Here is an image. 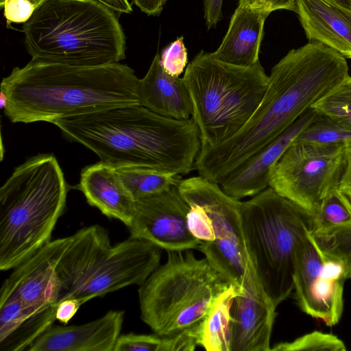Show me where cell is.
<instances>
[{"label":"cell","mask_w":351,"mask_h":351,"mask_svg":"<svg viewBox=\"0 0 351 351\" xmlns=\"http://www.w3.org/2000/svg\"><path fill=\"white\" fill-rule=\"evenodd\" d=\"M162 250L131 236L112 245L108 231L98 224L79 230L71 235L57 267L59 302L75 298L83 304L130 285H141L160 265Z\"/></svg>","instance_id":"8992f818"},{"label":"cell","mask_w":351,"mask_h":351,"mask_svg":"<svg viewBox=\"0 0 351 351\" xmlns=\"http://www.w3.org/2000/svg\"><path fill=\"white\" fill-rule=\"evenodd\" d=\"M0 5L8 23H25L36 8L29 0H4Z\"/></svg>","instance_id":"1f68e13d"},{"label":"cell","mask_w":351,"mask_h":351,"mask_svg":"<svg viewBox=\"0 0 351 351\" xmlns=\"http://www.w3.org/2000/svg\"><path fill=\"white\" fill-rule=\"evenodd\" d=\"M77 189L89 205L108 218L121 221L128 228L132 220L134 199L122 183L114 166L99 161L81 171Z\"/></svg>","instance_id":"ffe728a7"},{"label":"cell","mask_w":351,"mask_h":351,"mask_svg":"<svg viewBox=\"0 0 351 351\" xmlns=\"http://www.w3.org/2000/svg\"><path fill=\"white\" fill-rule=\"evenodd\" d=\"M160 57L161 65L165 72L172 76L179 77L187 63V51L183 38H178L166 47Z\"/></svg>","instance_id":"4dcf8cb0"},{"label":"cell","mask_w":351,"mask_h":351,"mask_svg":"<svg viewBox=\"0 0 351 351\" xmlns=\"http://www.w3.org/2000/svg\"><path fill=\"white\" fill-rule=\"evenodd\" d=\"M123 320V311L110 310L82 325H53L27 351H114Z\"/></svg>","instance_id":"2e32d148"},{"label":"cell","mask_w":351,"mask_h":351,"mask_svg":"<svg viewBox=\"0 0 351 351\" xmlns=\"http://www.w3.org/2000/svg\"><path fill=\"white\" fill-rule=\"evenodd\" d=\"M3 0H0V1H2ZM33 5H35L36 8L43 1L45 0H29Z\"/></svg>","instance_id":"60d3db41"},{"label":"cell","mask_w":351,"mask_h":351,"mask_svg":"<svg viewBox=\"0 0 351 351\" xmlns=\"http://www.w3.org/2000/svg\"><path fill=\"white\" fill-rule=\"evenodd\" d=\"M239 293H242L231 285L218 297L200 326L199 346L207 351H230V311Z\"/></svg>","instance_id":"603a6c76"},{"label":"cell","mask_w":351,"mask_h":351,"mask_svg":"<svg viewBox=\"0 0 351 351\" xmlns=\"http://www.w3.org/2000/svg\"><path fill=\"white\" fill-rule=\"evenodd\" d=\"M197 339L194 332L173 337L130 332L119 335L114 351H193L198 346Z\"/></svg>","instance_id":"484cf974"},{"label":"cell","mask_w":351,"mask_h":351,"mask_svg":"<svg viewBox=\"0 0 351 351\" xmlns=\"http://www.w3.org/2000/svg\"><path fill=\"white\" fill-rule=\"evenodd\" d=\"M241 208L250 261L277 308L293 290L296 245L306 231L313 230V215L269 186L241 202Z\"/></svg>","instance_id":"9c48e42d"},{"label":"cell","mask_w":351,"mask_h":351,"mask_svg":"<svg viewBox=\"0 0 351 351\" xmlns=\"http://www.w3.org/2000/svg\"><path fill=\"white\" fill-rule=\"evenodd\" d=\"M23 32L32 58L96 66L125 58V36L114 12L94 0H45Z\"/></svg>","instance_id":"277c9868"},{"label":"cell","mask_w":351,"mask_h":351,"mask_svg":"<svg viewBox=\"0 0 351 351\" xmlns=\"http://www.w3.org/2000/svg\"><path fill=\"white\" fill-rule=\"evenodd\" d=\"M114 12L129 14L132 12L131 4L128 0H94Z\"/></svg>","instance_id":"74e56055"},{"label":"cell","mask_w":351,"mask_h":351,"mask_svg":"<svg viewBox=\"0 0 351 351\" xmlns=\"http://www.w3.org/2000/svg\"><path fill=\"white\" fill-rule=\"evenodd\" d=\"M178 187L189 207V229L200 241L197 250L242 293L267 295L247 251L241 202L200 176L181 180Z\"/></svg>","instance_id":"30bf717a"},{"label":"cell","mask_w":351,"mask_h":351,"mask_svg":"<svg viewBox=\"0 0 351 351\" xmlns=\"http://www.w3.org/2000/svg\"><path fill=\"white\" fill-rule=\"evenodd\" d=\"M312 108L351 130V77L348 75Z\"/></svg>","instance_id":"4316f807"},{"label":"cell","mask_w":351,"mask_h":351,"mask_svg":"<svg viewBox=\"0 0 351 351\" xmlns=\"http://www.w3.org/2000/svg\"><path fill=\"white\" fill-rule=\"evenodd\" d=\"M63 136L82 144L114 167L134 166L185 176L201 149L191 117L176 119L140 105H128L60 119Z\"/></svg>","instance_id":"7a4b0ae2"},{"label":"cell","mask_w":351,"mask_h":351,"mask_svg":"<svg viewBox=\"0 0 351 351\" xmlns=\"http://www.w3.org/2000/svg\"><path fill=\"white\" fill-rule=\"evenodd\" d=\"M223 0H204V19L208 29L216 26L222 16Z\"/></svg>","instance_id":"e575fe53"},{"label":"cell","mask_w":351,"mask_h":351,"mask_svg":"<svg viewBox=\"0 0 351 351\" xmlns=\"http://www.w3.org/2000/svg\"><path fill=\"white\" fill-rule=\"evenodd\" d=\"M189 210L178 184L173 185L136 199L128 228L131 237L146 240L166 251L197 249L200 241L188 227Z\"/></svg>","instance_id":"4fadbf2b"},{"label":"cell","mask_w":351,"mask_h":351,"mask_svg":"<svg viewBox=\"0 0 351 351\" xmlns=\"http://www.w3.org/2000/svg\"><path fill=\"white\" fill-rule=\"evenodd\" d=\"M71 236L50 241L13 269L4 280L0 297L13 296L34 307L57 306L60 295L58 263Z\"/></svg>","instance_id":"5bb4252c"},{"label":"cell","mask_w":351,"mask_h":351,"mask_svg":"<svg viewBox=\"0 0 351 351\" xmlns=\"http://www.w3.org/2000/svg\"><path fill=\"white\" fill-rule=\"evenodd\" d=\"M56 308L29 306L16 297H0V350H27L53 326Z\"/></svg>","instance_id":"d6986e66"},{"label":"cell","mask_w":351,"mask_h":351,"mask_svg":"<svg viewBox=\"0 0 351 351\" xmlns=\"http://www.w3.org/2000/svg\"><path fill=\"white\" fill-rule=\"evenodd\" d=\"M295 13L308 41L351 59L350 10L330 0H296Z\"/></svg>","instance_id":"ac0fdd59"},{"label":"cell","mask_w":351,"mask_h":351,"mask_svg":"<svg viewBox=\"0 0 351 351\" xmlns=\"http://www.w3.org/2000/svg\"><path fill=\"white\" fill-rule=\"evenodd\" d=\"M319 114L308 110L287 130L232 170L220 183L222 190L237 199L254 195L269 187L271 171L286 149Z\"/></svg>","instance_id":"9a60e30c"},{"label":"cell","mask_w":351,"mask_h":351,"mask_svg":"<svg viewBox=\"0 0 351 351\" xmlns=\"http://www.w3.org/2000/svg\"><path fill=\"white\" fill-rule=\"evenodd\" d=\"M276 309L267 297L238 294L230 311V351H271Z\"/></svg>","instance_id":"e0dca14e"},{"label":"cell","mask_w":351,"mask_h":351,"mask_svg":"<svg viewBox=\"0 0 351 351\" xmlns=\"http://www.w3.org/2000/svg\"><path fill=\"white\" fill-rule=\"evenodd\" d=\"M269 14L239 1L221 45L211 53L212 56L220 61L241 66H250L260 62L264 24Z\"/></svg>","instance_id":"44dd1931"},{"label":"cell","mask_w":351,"mask_h":351,"mask_svg":"<svg viewBox=\"0 0 351 351\" xmlns=\"http://www.w3.org/2000/svg\"><path fill=\"white\" fill-rule=\"evenodd\" d=\"M343 264L328 254L313 233L307 230L295 251V299L306 314L328 326L337 324L343 311Z\"/></svg>","instance_id":"7c38bea8"},{"label":"cell","mask_w":351,"mask_h":351,"mask_svg":"<svg viewBox=\"0 0 351 351\" xmlns=\"http://www.w3.org/2000/svg\"><path fill=\"white\" fill-rule=\"evenodd\" d=\"M339 189L351 203V143L346 145V164Z\"/></svg>","instance_id":"d590c367"},{"label":"cell","mask_w":351,"mask_h":351,"mask_svg":"<svg viewBox=\"0 0 351 351\" xmlns=\"http://www.w3.org/2000/svg\"><path fill=\"white\" fill-rule=\"evenodd\" d=\"M313 217L314 236L327 237L351 227V203L339 186L336 187L323 199Z\"/></svg>","instance_id":"d4e9b609"},{"label":"cell","mask_w":351,"mask_h":351,"mask_svg":"<svg viewBox=\"0 0 351 351\" xmlns=\"http://www.w3.org/2000/svg\"><path fill=\"white\" fill-rule=\"evenodd\" d=\"M346 58L317 42L290 50L275 64L258 108L228 140L201 149L194 169L220 184L251 155L287 130L348 76Z\"/></svg>","instance_id":"6da1fadb"},{"label":"cell","mask_w":351,"mask_h":351,"mask_svg":"<svg viewBox=\"0 0 351 351\" xmlns=\"http://www.w3.org/2000/svg\"><path fill=\"white\" fill-rule=\"evenodd\" d=\"M273 351L327 350L346 351L344 342L336 335L315 330L292 341L281 342L271 348Z\"/></svg>","instance_id":"f1b7e54d"},{"label":"cell","mask_w":351,"mask_h":351,"mask_svg":"<svg viewBox=\"0 0 351 351\" xmlns=\"http://www.w3.org/2000/svg\"><path fill=\"white\" fill-rule=\"evenodd\" d=\"M247 6L269 13L278 10L295 12L296 0H239Z\"/></svg>","instance_id":"d6a6232c"},{"label":"cell","mask_w":351,"mask_h":351,"mask_svg":"<svg viewBox=\"0 0 351 351\" xmlns=\"http://www.w3.org/2000/svg\"><path fill=\"white\" fill-rule=\"evenodd\" d=\"M134 3L149 16H158L163 10L167 0H132Z\"/></svg>","instance_id":"8d00e7d4"},{"label":"cell","mask_w":351,"mask_h":351,"mask_svg":"<svg viewBox=\"0 0 351 351\" xmlns=\"http://www.w3.org/2000/svg\"><path fill=\"white\" fill-rule=\"evenodd\" d=\"M232 284L192 250L167 251V260L139 287L141 318L154 333L199 332L218 297Z\"/></svg>","instance_id":"52a82bcc"},{"label":"cell","mask_w":351,"mask_h":351,"mask_svg":"<svg viewBox=\"0 0 351 351\" xmlns=\"http://www.w3.org/2000/svg\"><path fill=\"white\" fill-rule=\"evenodd\" d=\"M124 186L134 201L178 184L181 176L159 171L149 168L114 167Z\"/></svg>","instance_id":"cb8c5ba5"},{"label":"cell","mask_w":351,"mask_h":351,"mask_svg":"<svg viewBox=\"0 0 351 351\" xmlns=\"http://www.w3.org/2000/svg\"><path fill=\"white\" fill-rule=\"evenodd\" d=\"M69 191L51 154L16 167L0 188V270L13 269L51 241Z\"/></svg>","instance_id":"5b68a950"},{"label":"cell","mask_w":351,"mask_h":351,"mask_svg":"<svg viewBox=\"0 0 351 351\" xmlns=\"http://www.w3.org/2000/svg\"><path fill=\"white\" fill-rule=\"evenodd\" d=\"M134 70L121 63L73 66L32 58L3 77V109L12 123L55 121L118 106L140 104Z\"/></svg>","instance_id":"3957f363"},{"label":"cell","mask_w":351,"mask_h":351,"mask_svg":"<svg viewBox=\"0 0 351 351\" xmlns=\"http://www.w3.org/2000/svg\"><path fill=\"white\" fill-rule=\"evenodd\" d=\"M140 105L169 118L188 119L193 108L182 78L172 76L163 69L157 53L143 78L139 82Z\"/></svg>","instance_id":"7402d4cb"},{"label":"cell","mask_w":351,"mask_h":351,"mask_svg":"<svg viewBox=\"0 0 351 351\" xmlns=\"http://www.w3.org/2000/svg\"><path fill=\"white\" fill-rule=\"evenodd\" d=\"M182 79L193 104L201 149H206L228 140L243 128L261 103L269 75L260 62L237 66L202 50L188 64Z\"/></svg>","instance_id":"ba28073f"},{"label":"cell","mask_w":351,"mask_h":351,"mask_svg":"<svg viewBox=\"0 0 351 351\" xmlns=\"http://www.w3.org/2000/svg\"><path fill=\"white\" fill-rule=\"evenodd\" d=\"M8 99L5 94L0 91V108L4 109L8 105Z\"/></svg>","instance_id":"ab89813d"},{"label":"cell","mask_w":351,"mask_h":351,"mask_svg":"<svg viewBox=\"0 0 351 351\" xmlns=\"http://www.w3.org/2000/svg\"><path fill=\"white\" fill-rule=\"evenodd\" d=\"M294 142L320 145H347L351 143V130L319 114L318 117L300 133Z\"/></svg>","instance_id":"83f0119b"},{"label":"cell","mask_w":351,"mask_h":351,"mask_svg":"<svg viewBox=\"0 0 351 351\" xmlns=\"http://www.w3.org/2000/svg\"><path fill=\"white\" fill-rule=\"evenodd\" d=\"M82 303L75 298H66L58 302L56 318L60 323L67 324L78 311Z\"/></svg>","instance_id":"836d02e7"},{"label":"cell","mask_w":351,"mask_h":351,"mask_svg":"<svg viewBox=\"0 0 351 351\" xmlns=\"http://www.w3.org/2000/svg\"><path fill=\"white\" fill-rule=\"evenodd\" d=\"M346 156V145L293 141L274 165L269 186L313 215L339 186Z\"/></svg>","instance_id":"8fae6325"},{"label":"cell","mask_w":351,"mask_h":351,"mask_svg":"<svg viewBox=\"0 0 351 351\" xmlns=\"http://www.w3.org/2000/svg\"><path fill=\"white\" fill-rule=\"evenodd\" d=\"M338 5L351 11V0H330Z\"/></svg>","instance_id":"f35d334b"},{"label":"cell","mask_w":351,"mask_h":351,"mask_svg":"<svg viewBox=\"0 0 351 351\" xmlns=\"http://www.w3.org/2000/svg\"><path fill=\"white\" fill-rule=\"evenodd\" d=\"M316 239L328 254L341 262L346 278L351 279V227Z\"/></svg>","instance_id":"f546056e"}]
</instances>
